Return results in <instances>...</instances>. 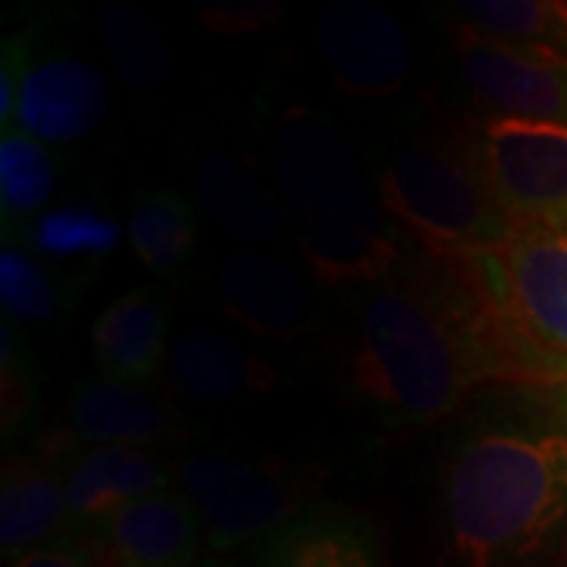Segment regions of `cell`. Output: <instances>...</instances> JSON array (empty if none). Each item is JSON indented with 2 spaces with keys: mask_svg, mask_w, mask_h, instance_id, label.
Returning a JSON list of instances; mask_svg holds the SVG:
<instances>
[{
  "mask_svg": "<svg viewBox=\"0 0 567 567\" xmlns=\"http://www.w3.org/2000/svg\"><path fill=\"white\" fill-rule=\"evenodd\" d=\"M567 520V425L498 423L470 432L445 470V524L466 567L536 555Z\"/></svg>",
  "mask_w": 567,
  "mask_h": 567,
  "instance_id": "6da1fadb",
  "label": "cell"
},
{
  "mask_svg": "<svg viewBox=\"0 0 567 567\" xmlns=\"http://www.w3.org/2000/svg\"><path fill=\"white\" fill-rule=\"evenodd\" d=\"M379 196L432 256H480L511 240L514 224L495 205L470 158L442 148H410L382 171Z\"/></svg>",
  "mask_w": 567,
  "mask_h": 567,
  "instance_id": "7a4b0ae2",
  "label": "cell"
},
{
  "mask_svg": "<svg viewBox=\"0 0 567 567\" xmlns=\"http://www.w3.org/2000/svg\"><path fill=\"white\" fill-rule=\"evenodd\" d=\"M470 162L514 227H567V123L495 114L480 126Z\"/></svg>",
  "mask_w": 567,
  "mask_h": 567,
  "instance_id": "3957f363",
  "label": "cell"
},
{
  "mask_svg": "<svg viewBox=\"0 0 567 567\" xmlns=\"http://www.w3.org/2000/svg\"><path fill=\"white\" fill-rule=\"evenodd\" d=\"M177 483L215 551L262 546L306 511V495L281 470L218 451L183 457Z\"/></svg>",
  "mask_w": 567,
  "mask_h": 567,
  "instance_id": "277c9868",
  "label": "cell"
},
{
  "mask_svg": "<svg viewBox=\"0 0 567 567\" xmlns=\"http://www.w3.org/2000/svg\"><path fill=\"white\" fill-rule=\"evenodd\" d=\"M461 76L502 117L567 123V51L551 44L498 41L473 29L454 32Z\"/></svg>",
  "mask_w": 567,
  "mask_h": 567,
  "instance_id": "5b68a950",
  "label": "cell"
},
{
  "mask_svg": "<svg viewBox=\"0 0 567 567\" xmlns=\"http://www.w3.org/2000/svg\"><path fill=\"white\" fill-rule=\"evenodd\" d=\"M271 171L293 224L369 208L363 171L344 140L319 117L297 114L271 148Z\"/></svg>",
  "mask_w": 567,
  "mask_h": 567,
  "instance_id": "8992f818",
  "label": "cell"
},
{
  "mask_svg": "<svg viewBox=\"0 0 567 567\" xmlns=\"http://www.w3.org/2000/svg\"><path fill=\"white\" fill-rule=\"evenodd\" d=\"M316 44L334 85L360 99L398 92L410 73L404 29L379 3H331L316 25Z\"/></svg>",
  "mask_w": 567,
  "mask_h": 567,
  "instance_id": "52a82bcc",
  "label": "cell"
},
{
  "mask_svg": "<svg viewBox=\"0 0 567 567\" xmlns=\"http://www.w3.org/2000/svg\"><path fill=\"white\" fill-rule=\"evenodd\" d=\"M502 265L520 328L567 369V227H514L502 246Z\"/></svg>",
  "mask_w": 567,
  "mask_h": 567,
  "instance_id": "ba28073f",
  "label": "cell"
},
{
  "mask_svg": "<svg viewBox=\"0 0 567 567\" xmlns=\"http://www.w3.org/2000/svg\"><path fill=\"white\" fill-rule=\"evenodd\" d=\"M203 539L196 511L174 488L126 502L85 529L104 567H196Z\"/></svg>",
  "mask_w": 567,
  "mask_h": 567,
  "instance_id": "9c48e42d",
  "label": "cell"
},
{
  "mask_svg": "<svg viewBox=\"0 0 567 567\" xmlns=\"http://www.w3.org/2000/svg\"><path fill=\"white\" fill-rule=\"evenodd\" d=\"M215 297L246 331L290 344L312 324V297L293 268L278 259L237 249L215 271Z\"/></svg>",
  "mask_w": 567,
  "mask_h": 567,
  "instance_id": "30bf717a",
  "label": "cell"
},
{
  "mask_svg": "<svg viewBox=\"0 0 567 567\" xmlns=\"http://www.w3.org/2000/svg\"><path fill=\"white\" fill-rule=\"evenodd\" d=\"M107 114V85L92 63L51 58L35 63L17 102L20 133L39 142H76Z\"/></svg>",
  "mask_w": 567,
  "mask_h": 567,
  "instance_id": "8fae6325",
  "label": "cell"
},
{
  "mask_svg": "<svg viewBox=\"0 0 567 567\" xmlns=\"http://www.w3.org/2000/svg\"><path fill=\"white\" fill-rule=\"evenodd\" d=\"M177 413L145 385L85 379L70 391L66 429L89 447H145L174 432Z\"/></svg>",
  "mask_w": 567,
  "mask_h": 567,
  "instance_id": "7c38bea8",
  "label": "cell"
},
{
  "mask_svg": "<svg viewBox=\"0 0 567 567\" xmlns=\"http://www.w3.org/2000/svg\"><path fill=\"white\" fill-rule=\"evenodd\" d=\"M63 495L70 524L92 529L126 502L174 486L171 473L145 447H89L66 466Z\"/></svg>",
  "mask_w": 567,
  "mask_h": 567,
  "instance_id": "4fadbf2b",
  "label": "cell"
},
{
  "mask_svg": "<svg viewBox=\"0 0 567 567\" xmlns=\"http://www.w3.org/2000/svg\"><path fill=\"white\" fill-rule=\"evenodd\" d=\"M297 246L306 265L328 284H372L382 281L398 265V244L375 205L293 224Z\"/></svg>",
  "mask_w": 567,
  "mask_h": 567,
  "instance_id": "5bb4252c",
  "label": "cell"
},
{
  "mask_svg": "<svg viewBox=\"0 0 567 567\" xmlns=\"http://www.w3.org/2000/svg\"><path fill=\"white\" fill-rule=\"evenodd\" d=\"M252 567H382L379 539L360 514L309 507L256 548Z\"/></svg>",
  "mask_w": 567,
  "mask_h": 567,
  "instance_id": "9a60e30c",
  "label": "cell"
},
{
  "mask_svg": "<svg viewBox=\"0 0 567 567\" xmlns=\"http://www.w3.org/2000/svg\"><path fill=\"white\" fill-rule=\"evenodd\" d=\"M89 341L102 375L142 385L158 375V365L164 360V303L152 290L133 287L114 303L104 306L102 316L92 324Z\"/></svg>",
  "mask_w": 567,
  "mask_h": 567,
  "instance_id": "2e32d148",
  "label": "cell"
},
{
  "mask_svg": "<svg viewBox=\"0 0 567 567\" xmlns=\"http://www.w3.org/2000/svg\"><path fill=\"white\" fill-rule=\"evenodd\" d=\"M171 382L203 404H227L249 391H268L275 372L244 347L230 344L215 331H183L167 350Z\"/></svg>",
  "mask_w": 567,
  "mask_h": 567,
  "instance_id": "e0dca14e",
  "label": "cell"
},
{
  "mask_svg": "<svg viewBox=\"0 0 567 567\" xmlns=\"http://www.w3.org/2000/svg\"><path fill=\"white\" fill-rule=\"evenodd\" d=\"M63 524H70L63 480L44 466L10 461L0 483V548L7 558H22L25 551L58 539Z\"/></svg>",
  "mask_w": 567,
  "mask_h": 567,
  "instance_id": "ac0fdd59",
  "label": "cell"
},
{
  "mask_svg": "<svg viewBox=\"0 0 567 567\" xmlns=\"http://www.w3.org/2000/svg\"><path fill=\"white\" fill-rule=\"evenodd\" d=\"M196 199L212 221L246 244H271L284 230L281 203L224 155L196 167Z\"/></svg>",
  "mask_w": 567,
  "mask_h": 567,
  "instance_id": "d6986e66",
  "label": "cell"
},
{
  "mask_svg": "<svg viewBox=\"0 0 567 567\" xmlns=\"http://www.w3.org/2000/svg\"><path fill=\"white\" fill-rule=\"evenodd\" d=\"M126 240L133 256L152 275L177 271L199 240L196 205L174 189H155L140 196L133 218L126 227Z\"/></svg>",
  "mask_w": 567,
  "mask_h": 567,
  "instance_id": "ffe728a7",
  "label": "cell"
},
{
  "mask_svg": "<svg viewBox=\"0 0 567 567\" xmlns=\"http://www.w3.org/2000/svg\"><path fill=\"white\" fill-rule=\"evenodd\" d=\"M99 35L114 73L133 89H152L171 70L167 41L133 3H107L99 17Z\"/></svg>",
  "mask_w": 567,
  "mask_h": 567,
  "instance_id": "44dd1931",
  "label": "cell"
},
{
  "mask_svg": "<svg viewBox=\"0 0 567 567\" xmlns=\"http://www.w3.org/2000/svg\"><path fill=\"white\" fill-rule=\"evenodd\" d=\"M29 246L54 259V262H76V259H102L121 244V227L114 218L92 205H63L51 208L29 224Z\"/></svg>",
  "mask_w": 567,
  "mask_h": 567,
  "instance_id": "7402d4cb",
  "label": "cell"
},
{
  "mask_svg": "<svg viewBox=\"0 0 567 567\" xmlns=\"http://www.w3.org/2000/svg\"><path fill=\"white\" fill-rule=\"evenodd\" d=\"M58 181L54 158L39 140L20 130L0 140V212L3 221H22L48 205Z\"/></svg>",
  "mask_w": 567,
  "mask_h": 567,
  "instance_id": "603a6c76",
  "label": "cell"
},
{
  "mask_svg": "<svg viewBox=\"0 0 567 567\" xmlns=\"http://www.w3.org/2000/svg\"><path fill=\"white\" fill-rule=\"evenodd\" d=\"M0 303L7 319L13 322L39 324L48 322L58 306L61 293L51 275L41 268L20 246H3L0 252Z\"/></svg>",
  "mask_w": 567,
  "mask_h": 567,
  "instance_id": "cb8c5ba5",
  "label": "cell"
},
{
  "mask_svg": "<svg viewBox=\"0 0 567 567\" xmlns=\"http://www.w3.org/2000/svg\"><path fill=\"white\" fill-rule=\"evenodd\" d=\"M278 17H281V7L271 0H215V3H205L203 13H199L205 29H212L218 35L259 32Z\"/></svg>",
  "mask_w": 567,
  "mask_h": 567,
  "instance_id": "d4e9b609",
  "label": "cell"
},
{
  "mask_svg": "<svg viewBox=\"0 0 567 567\" xmlns=\"http://www.w3.org/2000/svg\"><path fill=\"white\" fill-rule=\"evenodd\" d=\"M29 39L10 35L3 41L0 54V123L3 133H10V123L17 121V102H20L22 82L29 76Z\"/></svg>",
  "mask_w": 567,
  "mask_h": 567,
  "instance_id": "484cf974",
  "label": "cell"
},
{
  "mask_svg": "<svg viewBox=\"0 0 567 567\" xmlns=\"http://www.w3.org/2000/svg\"><path fill=\"white\" fill-rule=\"evenodd\" d=\"M10 567H104V561L89 543L58 536L44 546L25 551L17 561H10Z\"/></svg>",
  "mask_w": 567,
  "mask_h": 567,
  "instance_id": "4316f807",
  "label": "cell"
},
{
  "mask_svg": "<svg viewBox=\"0 0 567 567\" xmlns=\"http://www.w3.org/2000/svg\"><path fill=\"white\" fill-rule=\"evenodd\" d=\"M196 567H227V565H218V561H208V565H196Z\"/></svg>",
  "mask_w": 567,
  "mask_h": 567,
  "instance_id": "83f0119b",
  "label": "cell"
}]
</instances>
